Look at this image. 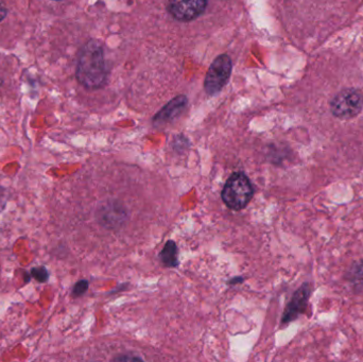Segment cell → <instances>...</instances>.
Segmentation results:
<instances>
[{
    "label": "cell",
    "mask_w": 363,
    "mask_h": 362,
    "mask_svg": "<svg viewBox=\"0 0 363 362\" xmlns=\"http://www.w3.org/2000/svg\"><path fill=\"white\" fill-rule=\"evenodd\" d=\"M106 77L108 70L102 45L97 40H89L81 51L77 78L83 86L95 89L106 84Z\"/></svg>",
    "instance_id": "6da1fadb"
},
{
    "label": "cell",
    "mask_w": 363,
    "mask_h": 362,
    "mask_svg": "<svg viewBox=\"0 0 363 362\" xmlns=\"http://www.w3.org/2000/svg\"><path fill=\"white\" fill-rule=\"evenodd\" d=\"M253 195L254 189L249 178L243 172H235L226 181L221 198L228 208L240 210L247 208Z\"/></svg>",
    "instance_id": "7a4b0ae2"
},
{
    "label": "cell",
    "mask_w": 363,
    "mask_h": 362,
    "mask_svg": "<svg viewBox=\"0 0 363 362\" xmlns=\"http://www.w3.org/2000/svg\"><path fill=\"white\" fill-rule=\"evenodd\" d=\"M363 108V95L357 89H345L330 102V111L340 119L357 116Z\"/></svg>",
    "instance_id": "3957f363"
},
{
    "label": "cell",
    "mask_w": 363,
    "mask_h": 362,
    "mask_svg": "<svg viewBox=\"0 0 363 362\" xmlns=\"http://www.w3.org/2000/svg\"><path fill=\"white\" fill-rule=\"evenodd\" d=\"M232 74V61L226 55H221L213 62L206 77H205L204 89L208 95L219 93L230 80Z\"/></svg>",
    "instance_id": "277c9868"
},
{
    "label": "cell",
    "mask_w": 363,
    "mask_h": 362,
    "mask_svg": "<svg viewBox=\"0 0 363 362\" xmlns=\"http://www.w3.org/2000/svg\"><path fill=\"white\" fill-rule=\"evenodd\" d=\"M207 0H168L170 14L180 21H190L200 16L206 9Z\"/></svg>",
    "instance_id": "5b68a950"
},
{
    "label": "cell",
    "mask_w": 363,
    "mask_h": 362,
    "mask_svg": "<svg viewBox=\"0 0 363 362\" xmlns=\"http://www.w3.org/2000/svg\"><path fill=\"white\" fill-rule=\"evenodd\" d=\"M311 290L313 289L309 284H304L300 289H298L284 312L283 318H281L283 324L292 322L305 312L309 298H311Z\"/></svg>",
    "instance_id": "8992f818"
},
{
    "label": "cell",
    "mask_w": 363,
    "mask_h": 362,
    "mask_svg": "<svg viewBox=\"0 0 363 362\" xmlns=\"http://www.w3.org/2000/svg\"><path fill=\"white\" fill-rule=\"evenodd\" d=\"M125 208L117 201H111L104 204L99 210V219L106 227H115L123 225L127 219Z\"/></svg>",
    "instance_id": "52a82bcc"
},
{
    "label": "cell",
    "mask_w": 363,
    "mask_h": 362,
    "mask_svg": "<svg viewBox=\"0 0 363 362\" xmlns=\"http://www.w3.org/2000/svg\"><path fill=\"white\" fill-rule=\"evenodd\" d=\"M187 97L183 95L174 98L155 115V118H153V123L155 125H162L174 120L187 106Z\"/></svg>",
    "instance_id": "ba28073f"
},
{
    "label": "cell",
    "mask_w": 363,
    "mask_h": 362,
    "mask_svg": "<svg viewBox=\"0 0 363 362\" xmlns=\"http://www.w3.org/2000/svg\"><path fill=\"white\" fill-rule=\"evenodd\" d=\"M178 255V246L174 240H169L162 250L160 259H161L162 263L165 267L174 268L179 265Z\"/></svg>",
    "instance_id": "9c48e42d"
},
{
    "label": "cell",
    "mask_w": 363,
    "mask_h": 362,
    "mask_svg": "<svg viewBox=\"0 0 363 362\" xmlns=\"http://www.w3.org/2000/svg\"><path fill=\"white\" fill-rule=\"evenodd\" d=\"M352 282L354 285L358 287H362L363 288V263L358 264L355 267L353 268L351 272Z\"/></svg>",
    "instance_id": "30bf717a"
},
{
    "label": "cell",
    "mask_w": 363,
    "mask_h": 362,
    "mask_svg": "<svg viewBox=\"0 0 363 362\" xmlns=\"http://www.w3.org/2000/svg\"><path fill=\"white\" fill-rule=\"evenodd\" d=\"M31 276L38 282L46 283L49 278V272L45 267H35L31 270Z\"/></svg>",
    "instance_id": "8fae6325"
},
{
    "label": "cell",
    "mask_w": 363,
    "mask_h": 362,
    "mask_svg": "<svg viewBox=\"0 0 363 362\" xmlns=\"http://www.w3.org/2000/svg\"><path fill=\"white\" fill-rule=\"evenodd\" d=\"M89 282L85 280L79 281L76 285H74V289H72V295L74 297H81V295H84L86 293L87 289H89Z\"/></svg>",
    "instance_id": "7c38bea8"
},
{
    "label": "cell",
    "mask_w": 363,
    "mask_h": 362,
    "mask_svg": "<svg viewBox=\"0 0 363 362\" xmlns=\"http://www.w3.org/2000/svg\"><path fill=\"white\" fill-rule=\"evenodd\" d=\"M6 14H8V9H6V4L4 0H0V21H4Z\"/></svg>",
    "instance_id": "4fadbf2b"
},
{
    "label": "cell",
    "mask_w": 363,
    "mask_h": 362,
    "mask_svg": "<svg viewBox=\"0 0 363 362\" xmlns=\"http://www.w3.org/2000/svg\"><path fill=\"white\" fill-rule=\"evenodd\" d=\"M114 361H142V358L136 356H121L115 358Z\"/></svg>",
    "instance_id": "5bb4252c"
},
{
    "label": "cell",
    "mask_w": 363,
    "mask_h": 362,
    "mask_svg": "<svg viewBox=\"0 0 363 362\" xmlns=\"http://www.w3.org/2000/svg\"><path fill=\"white\" fill-rule=\"evenodd\" d=\"M242 281H243V278H239V276H238V278H233V280L228 281V285H236V284H238V283L242 282Z\"/></svg>",
    "instance_id": "9a60e30c"
},
{
    "label": "cell",
    "mask_w": 363,
    "mask_h": 362,
    "mask_svg": "<svg viewBox=\"0 0 363 362\" xmlns=\"http://www.w3.org/2000/svg\"><path fill=\"white\" fill-rule=\"evenodd\" d=\"M0 85H1V80H0Z\"/></svg>",
    "instance_id": "2e32d148"
}]
</instances>
